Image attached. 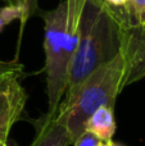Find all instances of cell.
<instances>
[{
  "instance_id": "7",
  "label": "cell",
  "mask_w": 145,
  "mask_h": 146,
  "mask_svg": "<svg viewBox=\"0 0 145 146\" xmlns=\"http://www.w3.org/2000/svg\"><path fill=\"white\" fill-rule=\"evenodd\" d=\"M85 131L95 135L102 142L110 141L116 132L113 108L102 106V108L96 109L87 118L86 124H85Z\"/></svg>"
},
{
  "instance_id": "14",
  "label": "cell",
  "mask_w": 145,
  "mask_h": 146,
  "mask_svg": "<svg viewBox=\"0 0 145 146\" xmlns=\"http://www.w3.org/2000/svg\"><path fill=\"white\" fill-rule=\"evenodd\" d=\"M105 4H108L109 7L114 8V9H121L128 3V0H103Z\"/></svg>"
},
{
  "instance_id": "11",
  "label": "cell",
  "mask_w": 145,
  "mask_h": 146,
  "mask_svg": "<svg viewBox=\"0 0 145 146\" xmlns=\"http://www.w3.org/2000/svg\"><path fill=\"white\" fill-rule=\"evenodd\" d=\"M39 10V4L37 0H23V17L21 19V28H19V38L18 41H21V37H22L23 30H25V26L27 23L28 18L35 15Z\"/></svg>"
},
{
  "instance_id": "10",
  "label": "cell",
  "mask_w": 145,
  "mask_h": 146,
  "mask_svg": "<svg viewBox=\"0 0 145 146\" xmlns=\"http://www.w3.org/2000/svg\"><path fill=\"white\" fill-rule=\"evenodd\" d=\"M23 73V66L17 60H0V80L7 77H21Z\"/></svg>"
},
{
  "instance_id": "3",
  "label": "cell",
  "mask_w": 145,
  "mask_h": 146,
  "mask_svg": "<svg viewBox=\"0 0 145 146\" xmlns=\"http://www.w3.org/2000/svg\"><path fill=\"white\" fill-rule=\"evenodd\" d=\"M125 74V56L120 53L113 60L96 68L87 76L67 105L59 106L66 118L72 144L85 131L86 121L96 109L102 106L114 108L118 94L123 90L122 81Z\"/></svg>"
},
{
  "instance_id": "12",
  "label": "cell",
  "mask_w": 145,
  "mask_h": 146,
  "mask_svg": "<svg viewBox=\"0 0 145 146\" xmlns=\"http://www.w3.org/2000/svg\"><path fill=\"white\" fill-rule=\"evenodd\" d=\"M23 17V7L22 5H7L4 8H0V18L8 23L14 19H22Z\"/></svg>"
},
{
  "instance_id": "17",
  "label": "cell",
  "mask_w": 145,
  "mask_h": 146,
  "mask_svg": "<svg viewBox=\"0 0 145 146\" xmlns=\"http://www.w3.org/2000/svg\"><path fill=\"white\" fill-rule=\"evenodd\" d=\"M7 26V22H5L3 18H0V32H1L3 30H4V27Z\"/></svg>"
},
{
  "instance_id": "6",
  "label": "cell",
  "mask_w": 145,
  "mask_h": 146,
  "mask_svg": "<svg viewBox=\"0 0 145 146\" xmlns=\"http://www.w3.org/2000/svg\"><path fill=\"white\" fill-rule=\"evenodd\" d=\"M37 135L30 146H68L72 145L68 129L66 127V118L63 113L58 111L55 118L45 121L41 118V124L37 127Z\"/></svg>"
},
{
  "instance_id": "19",
  "label": "cell",
  "mask_w": 145,
  "mask_h": 146,
  "mask_svg": "<svg viewBox=\"0 0 145 146\" xmlns=\"http://www.w3.org/2000/svg\"><path fill=\"white\" fill-rule=\"evenodd\" d=\"M99 146H107V142H100Z\"/></svg>"
},
{
  "instance_id": "2",
  "label": "cell",
  "mask_w": 145,
  "mask_h": 146,
  "mask_svg": "<svg viewBox=\"0 0 145 146\" xmlns=\"http://www.w3.org/2000/svg\"><path fill=\"white\" fill-rule=\"evenodd\" d=\"M41 12V10H40ZM67 0H61L55 9L41 12L45 25V72L48 91V113L43 119L50 121L58 114L66 94L69 66L77 46L78 35L67 30Z\"/></svg>"
},
{
  "instance_id": "4",
  "label": "cell",
  "mask_w": 145,
  "mask_h": 146,
  "mask_svg": "<svg viewBox=\"0 0 145 146\" xmlns=\"http://www.w3.org/2000/svg\"><path fill=\"white\" fill-rule=\"evenodd\" d=\"M19 77L0 80V141H7L13 124L21 118L27 95L21 86Z\"/></svg>"
},
{
  "instance_id": "1",
  "label": "cell",
  "mask_w": 145,
  "mask_h": 146,
  "mask_svg": "<svg viewBox=\"0 0 145 146\" xmlns=\"http://www.w3.org/2000/svg\"><path fill=\"white\" fill-rule=\"evenodd\" d=\"M127 27L122 10L109 7L103 0H86L80 17L78 40L61 106L72 100L87 76L122 53Z\"/></svg>"
},
{
  "instance_id": "8",
  "label": "cell",
  "mask_w": 145,
  "mask_h": 146,
  "mask_svg": "<svg viewBox=\"0 0 145 146\" xmlns=\"http://www.w3.org/2000/svg\"><path fill=\"white\" fill-rule=\"evenodd\" d=\"M122 9L128 27L145 26V0H128Z\"/></svg>"
},
{
  "instance_id": "13",
  "label": "cell",
  "mask_w": 145,
  "mask_h": 146,
  "mask_svg": "<svg viewBox=\"0 0 145 146\" xmlns=\"http://www.w3.org/2000/svg\"><path fill=\"white\" fill-rule=\"evenodd\" d=\"M100 140L98 139L95 135L90 133L87 131H84L76 140H74L73 145L74 146H99Z\"/></svg>"
},
{
  "instance_id": "16",
  "label": "cell",
  "mask_w": 145,
  "mask_h": 146,
  "mask_svg": "<svg viewBox=\"0 0 145 146\" xmlns=\"http://www.w3.org/2000/svg\"><path fill=\"white\" fill-rule=\"evenodd\" d=\"M0 146H17L14 141H0Z\"/></svg>"
},
{
  "instance_id": "9",
  "label": "cell",
  "mask_w": 145,
  "mask_h": 146,
  "mask_svg": "<svg viewBox=\"0 0 145 146\" xmlns=\"http://www.w3.org/2000/svg\"><path fill=\"white\" fill-rule=\"evenodd\" d=\"M86 0H67V30L68 32L76 33L78 28L81 12Z\"/></svg>"
},
{
  "instance_id": "15",
  "label": "cell",
  "mask_w": 145,
  "mask_h": 146,
  "mask_svg": "<svg viewBox=\"0 0 145 146\" xmlns=\"http://www.w3.org/2000/svg\"><path fill=\"white\" fill-rule=\"evenodd\" d=\"M7 3V5H22L23 7V0H3Z\"/></svg>"
},
{
  "instance_id": "5",
  "label": "cell",
  "mask_w": 145,
  "mask_h": 146,
  "mask_svg": "<svg viewBox=\"0 0 145 146\" xmlns=\"http://www.w3.org/2000/svg\"><path fill=\"white\" fill-rule=\"evenodd\" d=\"M122 53L125 56L122 87L125 88L145 78V26L126 28Z\"/></svg>"
},
{
  "instance_id": "18",
  "label": "cell",
  "mask_w": 145,
  "mask_h": 146,
  "mask_svg": "<svg viewBox=\"0 0 145 146\" xmlns=\"http://www.w3.org/2000/svg\"><path fill=\"white\" fill-rule=\"evenodd\" d=\"M107 146H123V145H121V144H118V142H114V141H108L107 142Z\"/></svg>"
}]
</instances>
